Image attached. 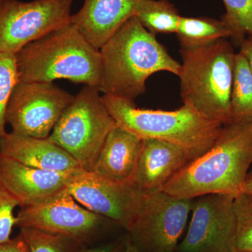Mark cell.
<instances>
[{
	"instance_id": "3",
	"label": "cell",
	"mask_w": 252,
	"mask_h": 252,
	"mask_svg": "<svg viewBox=\"0 0 252 252\" xmlns=\"http://www.w3.org/2000/svg\"><path fill=\"white\" fill-rule=\"evenodd\" d=\"M16 59L19 81L54 83L66 79L98 89L99 50L72 23L28 44Z\"/></svg>"
},
{
	"instance_id": "6",
	"label": "cell",
	"mask_w": 252,
	"mask_h": 252,
	"mask_svg": "<svg viewBox=\"0 0 252 252\" xmlns=\"http://www.w3.org/2000/svg\"><path fill=\"white\" fill-rule=\"evenodd\" d=\"M117 123L97 87L84 86L48 137L85 171L92 172L109 132Z\"/></svg>"
},
{
	"instance_id": "2",
	"label": "cell",
	"mask_w": 252,
	"mask_h": 252,
	"mask_svg": "<svg viewBox=\"0 0 252 252\" xmlns=\"http://www.w3.org/2000/svg\"><path fill=\"white\" fill-rule=\"evenodd\" d=\"M252 164V119L222 127L211 148L189 162L162 190L180 198L243 191Z\"/></svg>"
},
{
	"instance_id": "5",
	"label": "cell",
	"mask_w": 252,
	"mask_h": 252,
	"mask_svg": "<svg viewBox=\"0 0 252 252\" xmlns=\"http://www.w3.org/2000/svg\"><path fill=\"white\" fill-rule=\"evenodd\" d=\"M180 94L190 104L212 120L233 122L230 96L235 51L225 38L195 48H180Z\"/></svg>"
},
{
	"instance_id": "20",
	"label": "cell",
	"mask_w": 252,
	"mask_h": 252,
	"mask_svg": "<svg viewBox=\"0 0 252 252\" xmlns=\"http://www.w3.org/2000/svg\"><path fill=\"white\" fill-rule=\"evenodd\" d=\"M135 16L151 33H176L181 16L175 5L168 0H142Z\"/></svg>"
},
{
	"instance_id": "27",
	"label": "cell",
	"mask_w": 252,
	"mask_h": 252,
	"mask_svg": "<svg viewBox=\"0 0 252 252\" xmlns=\"http://www.w3.org/2000/svg\"><path fill=\"white\" fill-rule=\"evenodd\" d=\"M0 252H30L21 235L11 239L7 243L0 244Z\"/></svg>"
},
{
	"instance_id": "16",
	"label": "cell",
	"mask_w": 252,
	"mask_h": 252,
	"mask_svg": "<svg viewBox=\"0 0 252 252\" xmlns=\"http://www.w3.org/2000/svg\"><path fill=\"white\" fill-rule=\"evenodd\" d=\"M0 154L41 170L72 172L82 169L70 154L49 139L19 135L12 132L0 137Z\"/></svg>"
},
{
	"instance_id": "19",
	"label": "cell",
	"mask_w": 252,
	"mask_h": 252,
	"mask_svg": "<svg viewBox=\"0 0 252 252\" xmlns=\"http://www.w3.org/2000/svg\"><path fill=\"white\" fill-rule=\"evenodd\" d=\"M230 109L233 122L252 119V73L240 51L234 58Z\"/></svg>"
},
{
	"instance_id": "10",
	"label": "cell",
	"mask_w": 252,
	"mask_h": 252,
	"mask_svg": "<svg viewBox=\"0 0 252 252\" xmlns=\"http://www.w3.org/2000/svg\"><path fill=\"white\" fill-rule=\"evenodd\" d=\"M67 191L83 207L127 232L145 195L132 180L114 182L83 169L74 172Z\"/></svg>"
},
{
	"instance_id": "11",
	"label": "cell",
	"mask_w": 252,
	"mask_h": 252,
	"mask_svg": "<svg viewBox=\"0 0 252 252\" xmlns=\"http://www.w3.org/2000/svg\"><path fill=\"white\" fill-rule=\"evenodd\" d=\"M235 197L213 193L193 198L191 220L177 252H236Z\"/></svg>"
},
{
	"instance_id": "25",
	"label": "cell",
	"mask_w": 252,
	"mask_h": 252,
	"mask_svg": "<svg viewBox=\"0 0 252 252\" xmlns=\"http://www.w3.org/2000/svg\"><path fill=\"white\" fill-rule=\"evenodd\" d=\"M21 203L0 180V244L11 240L17 220L15 210Z\"/></svg>"
},
{
	"instance_id": "31",
	"label": "cell",
	"mask_w": 252,
	"mask_h": 252,
	"mask_svg": "<svg viewBox=\"0 0 252 252\" xmlns=\"http://www.w3.org/2000/svg\"><path fill=\"white\" fill-rule=\"evenodd\" d=\"M3 0H0V4H1V3L2 2Z\"/></svg>"
},
{
	"instance_id": "21",
	"label": "cell",
	"mask_w": 252,
	"mask_h": 252,
	"mask_svg": "<svg viewBox=\"0 0 252 252\" xmlns=\"http://www.w3.org/2000/svg\"><path fill=\"white\" fill-rule=\"evenodd\" d=\"M19 235L30 252H78L84 247L76 239L34 228H20Z\"/></svg>"
},
{
	"instance_id": "29",
	"label": "cell",
	"mask_w": 252,
	"mask_h": 252,
	"mask_svg": "<svg viewBox=\"0 0 252 252\" xmlns=\"http://www.w3.org/2000/svg\"><path fill=\"white\" fill-rule=\"evenodd\" d=\"M245 193L252 194V164L250 170H249L248 175L245 179V184H244L243 191Z\"/></svg>"
},
{
	"instance_id": "1",
	"label": "cell",
	"mask_w": 252,
	"mask_h": 252,
	"mask_svg": "<svg viewBox=\"0 0 252 252\" xmlns=\"http://www.w3.org/2000/svg\"><path fill=\"white\" fill-rule=\"evenodd\" d=\"M99 50L98 90L131 101L145 93L152 74L165 71L180 75L181 63L170 56L137 16L129 18Z\"/></svg>"
},
{
	"instance_id": "30",
	"label": "cell",
	"mask_w": 252,
	"mask_h": 252,
	"mask_svg": "<svg viewBox=\"0 0 252 252\" xmlns=\"http://www.w3.org/2000/svg\"><path fill=\"white\" fill-rule=\"evenodd\" d=\"M124 252H141L139 249L131 241L130 238L126 239L125 249Z\"/></svg>"
},
{
	"instance_id": "17",
	"label": "cell",
	"mask_w": 252,
	"mask_h": 252,
	"mask_svg": "<svg viewBox=\"0 0 252 252\" xmlns=\"http://www.w3.org/2000/svg\"><path fill=\"white\" fill-rule=\"evenodd\" d=\"M142 144L143 139L117 124L104 141L92 172L114 182L132 180Z\"/></svg>"
},
{
	"instance_id": "24",
	"label": "cell",
	"mask_w": 252,
	"mask_h": 252,
	"mask_svg": "<svg viewBox=\"0 0 252 252\" xmlns=\"http://www.w3.org/2000/svg\"><path fill=\"white\" fill-rule=\"evenodd\" d=\"M16 55L0 52V137L6 133V106L15 86L18 82Z\"/></svg>"
},
{
	"instance_id": "18",
	"label": "cell",
	"mask_w": 252,
	"mask_h": 252,
	"mask_svg": "<svg viewBox=\"0 0 252 252\" xmlns=\"http://www.w3.org/2000/svg\"><path fill=\"white\" fill-rule=\"evenodd\" d=\"M175 34L180 48L198 47L231 36V32L221 20L208 17L181 16Z\"/></svg>"
},
{
	"instance_id": "4",
	"label": "cell",
	"mask_w": 252,
	"mask_h": 252,
	"mask_svg": "<svg viewBox=\"0 0 252 252\" xmlns=\"http://www.w3.org/2000/svg\"><path fill=\"white\" fill-rule=\"evenodd\" d=\"M102 102L118 126L141 138L166 141L199 157L211 148L223 124L190 104L174 111L138 108L135 101L102 94Z\"/></svg>"
},
{
	"instance_id": "22",
	"label": "cell",
	"mask_w": 252,
	"mask_h": 252,
	"mask_svg": "<svg viewBox=\"0 0 252 252\" xmlns=\"http://www.w3.org/2000/svg\"><path fill=\"white\" fill-rule=\"evenodd\" d=\"M225 13L221 21L231 32L233 45L240 47L248 36L252 37V0H223Z\"/></svg>"
},
{
	"instance_id": "23",
	"label": "cell",
	"mask_w": 252,
	"mask_h": 252,
	"mask_svg": "<svg viewBox=\"0 0 252 252\" xmlns=\"http://www.w3.org/2000/svg\"><path fill=\"white\" fill-rule=\"evenodd\" d=\"M234 210L236 218V252H252V194L235 195Z\"/></svg>"
},
{
	"instance_id": "9",
	"label": "cell",
	"mask_w": 252,
	"mask_h": 252,
	"mask_svg": "<svg viewBox=\"0 0 252 252\" xmlns=\"http://www.w3.org/2000/svg\"><path fill=\"white\" fill-rule=\"evenodd\" d=\"M193 199L159 190L145 194L129 238L141 252H177Z\"/></svg>"
},
{
	"instance_id": "8",
	"label": "cell",
	"mask_w": 252,
	"mask_h": 252,
	"mask_svg": "<svg viewBox=\"0 0 252 252\" xmlns=\"http://www.w3.org/2000/svg\"><path fill=\"white\" fill-rule=\"evenodd\" d=\"M74 0H3L0 4V52L23 48L71 23Z\"/></svg>"
},
{
	"instance_id": "12",
	"label": "cell",
	"mask_w": 252,
	"mask_h": 252,
	"mask_svg": "<svg viewBox=\"0 0 252 252\" xmlns=\"http://www.w3.org/2000/svg\"><path fill=\"white\" fill-rule=\"evenodd\" d=\"M16 220L20 228H34L65 235L84 244L112 222L83 207L67 189L40 205L21 207Z\"/></svg>"
},
{
	"instance_id": "7",
	"label": "cell",
	"mask_w": 252,
	"mask_h": 252,
	"mask_svg": "<svg viewBox=\"0 0 252 252\" xmlns=\"http://www.w3.org/2000/svg\"><path fill=\"white\" fill-rule=\"evenodd\" d=\"M74 97L54 83L18 81L8 101L5 120L15 134L48 138Z\"/></svg>"
},
{
	"instance_id": "26",
	"label": "cell",
	"mask_w": 252,
	"mask_h": 252,
	"mask_svg": "<svg viewBox=\"0 0 252 252\" xmlns=\"http://www.w3.org/2000/svg\"><path fill=\"white\" fill-rule=\"evenodd\" d=\"M126 240H117L91 248H82L78 252H124Z\"/></svg>"
},
{
	"instance_id": "13",
	"label": "cell",
	"mask_w": 252,
	"mask_h": 252,
	"mask_svg": "<svg viewBox=\"0 0 252 252\" xmlns=\"http://www.w3.org/2000/svg\"><path fill=\"white\" fill-rule=\"evenodd\" d=\"M75 171L41 170L0 154V180L21 207L40 205L67 190Z\"/></svg>"
},
{
	"instance_id": "14",
	"label": "cell",
	"mask_w": 252,
	"mask_h": 252,
	"mask_svg": "<svg viewBox=\"0 0 252 252\" xmlns=\"http://www.w3.org/2000/svg\"><path fill=\"white\" fill-rule=\"evenodd\" d=\"M196 158L177 144L145 139L131 180L144 194L162 190L172 177Z\"/></svg>"
},
{
	"instance_id": "28",
	"label": "cell",
	"mask_w": 252,
	"mask_h": 252,
	"mask_svg": "<svg viewBox=\"0 0 252 252\" xmlns=\"http://www.w3.org/2000/svg\"><path fill=\"white\" fill-rule=\"evenodd\" d=\"M240 51L245 56L248 60L249 65H250V69L252 73V36H248L241 43L240 46Z\"/></svg>"
},
{
	"instance_id": "15",
	"label": "cell",
	"mask_w": 252,
	"mask_h": 252,
	"mask_svg": "<svg viewBox=\"0 0 252 252\" xmlns=\"http://www.w3.org/2000/svg\"><path fill=\"white\" fill-rule=\"evenodd\" d=\"M142 0H84L71 23L99 49L126 21L135 16Z\"/></svg>"
}]
</instances>
